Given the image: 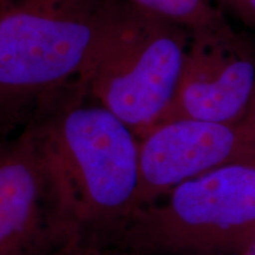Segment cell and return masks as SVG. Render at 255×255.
I'll list each match as a JSON object with an SVG mask.
<instances>
[{"label":"cell","mask_w":255,"mask_h":255,"mask_svg":"<svg viewBox=\"0 0 255 255\" xmlns=\"http://www.w3.org/2000/svg\"><path fill=\"white\" fill-rule=\"evenodd\" d=\"M75 233L30 127L0 138V255H47Z\"/></svg>","instance_id":"6"},{"label":"cell","mask_w":255,"mask_h":255,"mask_svg":"<svg viewBox=\"0 0 255 255\" xmlns=\"http://www.w3.org/2000/svg\"><path fill=\"white\" fill-rule=\"evenodd\" d=\"M240 255H255V238L247 245Z\"/></svg>","instance_id":"12"},{"label":"cell","mask_w":255,"mask_h":255,"mask_svg":"<svg viewBox=\"0 0 255 255\" xmlns=\"http://www.w3.org/2000/svg\"><path fill=\"white\" fill-rule=\"evenodd\" d=\"M84 94L38 108L30 127L73 232L109 241L138 209L139 139Z\"/></svg>","instance_id":"1"},{"label":"cell","mask_w":255,"mask_h":255,"mask_svg":"<svg viewBox=\"0 0 255 255\" xmlns=\"http://www.w3.org/2000/svg\"><path fill=\"white\" fill-rule=\"evenodd\" d=\"M138 139V208L215 169L255 165V120L246 116L233 122L168 121L150 128Z\"/></svg>","instance_id":"5"},{"label":"cell","mask_w":255,"mask_h":255,"mask_svg":"<svg viewBox=\"0 0 255 255\" xmlns=\"http://www.w3.org/2000/svg\"><path fill=\"white\" fill-rule=\"evenodd\" d=\"M254 91L255 47L250 38L231 24L193 32L176 92L158 123L241 120Z\"/></svg>","instance_id":"7"},{"label":"cell","mask_w":255,"mask_h":255,"mask_svg":"<svg viewBox=\"0 0 255 255\" xmlns=\"http://www.w3.org/2000/svg\"><path fill=\"white\" fill-rule=\"evenodd\" d=\"M108 0H6L0 5V138L26 124L79 76Z\"/></svg>","instance_id":"3"},{"label":"cell","mask_w":255,"mask_h":255,"mask_svg":"<svg viewBox=\"0 0 255 255\" xmlns=\"http://www.w3.org/2000/svg\"><path fill=\"white\" fill-rule=\"evenodd\" d=\"M221 11L242 21L248 26L255 27V0H215Z\"/></svg>","instance_id":"10"},{"label":"cell","mask_w":255,"mask_h":255,"mask_svg":"<svg viewBox=\"0 0 255 255\" xmlns=\"http://www.w3.org/2000/svg\"><path fill=\"white\" fill-rule=\"evenodd\" d=\"M190 37L130 0H108L79 89L141 137L173 101Z\"/></svg>","instance_id":"2"},{"label":"cell","mask_w":255,"mask_h":255,"mask_svg":"<svg viewBox=\"0 0 255 255\" xmlns=\"http://www.w3.org/2000/svg\"><path fill=\"white\" fill-rule=\"evenodd\" d=\"M245 116L248 117V119L255 120V91L253 94V97H252V100H251V103H250V107H248V109H247V113Z\"/></svg>","instance_id":"11"},{"label":"cell","mask_w":255,"mask_h":255,"mask_svg":"<svg viewBox=\"0 0 255 255\" xmlns=\"http://www.w3.org/2000/svg\"><path fill=\"white\" fill-rule=\"evenodd\" d=\"M255 238V165L215 169L138 208L109 239L123 255H240Z\"/></svg>","instance_id":"4"},{"label":"cell","mask_w":255,"mask_h":255,"mask_svg":"<svg viewBox=\"0 0 255 255\" xmlns=\"http://www.w3.org/2000/svg\"><path fill=\"white\" fill-rule=\"evenodd\" d=\"M139 7L174 21L193 32L228 25L221 9L212 0H130Z\"/></svg>","instance_id":"8"},{"label":"cell","mask_w":255,"mask_h":255,"mask_svg":"<svg viewBox=\"0 0 255 255\" xmlns=\"http://www.w3.org/2000/svg\"><path fill=\"white\" fill-rule=\"evenodd\" d=\"M47 255H123L109 242L92 235L75 233Z\"/></svg>","instance_id":"9"}]
</instances>
